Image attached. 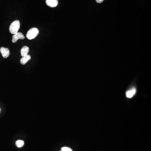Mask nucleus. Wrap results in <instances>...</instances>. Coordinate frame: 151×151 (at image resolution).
Masks as SVG:
<instances>
[{"label":"nucleus","mask_w":151,"mask_h":151,"mask_svg":"<svg viewBox=\"0 0 151 151\" xmlns=\"http://www.w3.org/2000/svg\"><path fill=\"white\" fill-rule=\"evenodd\" d=\"M29 48L27 46H24L22 47L21 50V54L22 57H24L28 55L29 52Z\"/></svg>","instance_id":"obj_6"},{"label":"nucleus","mask_w":151,"mask_h":151,"mask_svg":"<svg viewBox=\"0 0 151 151\" xmlns=\"http://www.w3.org/2000/svg\"><path fill=\"white\" fill-rule=\"evenodd\" d=\"M20 26V21L16 20L14 21L11 24L9 27V31L12 34H15L18 32Z\"/></svg>","instance_id":"obj_1"},{"label":"nucleus","mask_w":151,"mask_h":151,"mask_svg":"<svg viewBox=\"0 0 151 151\" xmlns=\"http://www.w3.org/2000/svg\"><path fill=\"white\" fill-rule=\"evenodd\" d=\"M24 38H25V37L23 35V34L21 32H18L16 33L15 34H14V35L13 36L12 42L13 43H15L19 39L23 40Z\"/></svg>","instance_id":"obj_3"},{"label":"nucleus","mask_w":151,"mask_h":151,"mask_svg":"<svg viewBox=\"0 0 151 151\" xmlns=\"http://www.w3.org/2000/svg\"></svg>","instance_id":"obj_13"},{"label":"nucleus","mask_w":151,"mask_h":151,"mask_svg":"<svg viewBox=\"0 0 151 151\" xmlns=\"http://www.w3.org/2000/svg\"><path fill=\"white\" fill-rule=\"evenodd\" d=\"M0 110H1V109H0Z\"/></svg>","instance_id":"obj_12"},{"label":"nucleus","mask_w":151,"mask_h":151,"mask_svg":"<svg viewBox=\"0 0 151 151\" xmlns=\"http://www.w3.org/2000/svg\"><path fill=\"white\" fill-rule=\"evenodd\" d=\"M61 151H73L70 148L68 147H63L61 148Z\"/></svg>","instance_id":"obj_10"},{"label":"nucleus","mask_w":151,"mask_h":151,"mask_svg":"<svg viewBox=\"0 0 151 151\" xmlns=\"http://www.w3.org/2000/svg\"><path fill=\"white\" fill-rule=\"evenodd\" d=\"M0 52L4 58H7L10 55V51L8 48L1 47V48H0Z\"/></svg>","instance_id":"obj_4"},{"label":"nucleus","mask_w":151,"mask_h":151,"mask_svg":"<svg viewBox=\"0 0 151 151\" xmlns=\"http://www.w3.org/2000/svg\"><path fill=\"white\" fill-rule=\"evenodd\" d=\"M104 0H96V1H97V2L98 3H101Z\"/></svg>","instance_id":"obj_11"},{"label":"nucleus","mask_w":151,"mask_h":151,"mask_svg":"<svg viewBox=\"0 0 151 151\" xmlns=\"http://www.w3.org/2000/svg\"><path fill=\"white\" fill-rule=\"evenodd\" d=\"M46 3L50 7L53 8L57 6L59 2L58 0H46Z\"/></svg>","instance_id":"obj_5"},{"label":"nucleus","mask_w":151,"mask_h":151,"mask_svg":"<svg viewBox=\"0 0 151 151\" xmlns=\"http://www.w3.org/2000/svg\"><path fill=\"white\" fill-rule=\"evenodd\" d=\"M16 145L18 147L21 148L23 147L24 145V142L22 140H18L16 141Z\"/></svg>","instance_id":"obj_9"},{"label":"nucleus","mask_w":151,"mask_h":151,"mask_svg":"<svg viewBox=\"0 0 151 151\" xmlns=\"http://www.w3.org/2000/svg\"><path fill=\"white\" fill-rule=\"evenodd\" d=\"M136 92V89L135 88H133L129 90L128 91L126 92V95L128 98H130L134 96V95H135Z\"/></svg>","instance_id":"obj_7"},{"label":"nucleus","mask_w":151,"mask_h":151,"mask_svg":"<svg viewBox=\"0 0 151 151\" xmlns=\"http://www.w3.org/2000/svg\"><path fill=\"white\" fill-rule=\"evenodd\" d=\"M31 56L30 55L28 54L26 56L22 58L20 60V63L22 65H24L31 59Z\"/></svg>","instance_id":"obj_8"},{"label":"nucleus","mask_w":151,"mask_h":151,"mask_svg":"<svg viewBox=\"0 0 151 151\" xmlns=\"http://www.w3.org/2000/svg\"><path fill=\"white\" fill-rule=\"evenodd\" d=\"M39 30L37 28H32L29 30L26 34V37L31 40L34 39L39 34Z\"/></svg>","instance_id":"obj_2"}]
</instances>
